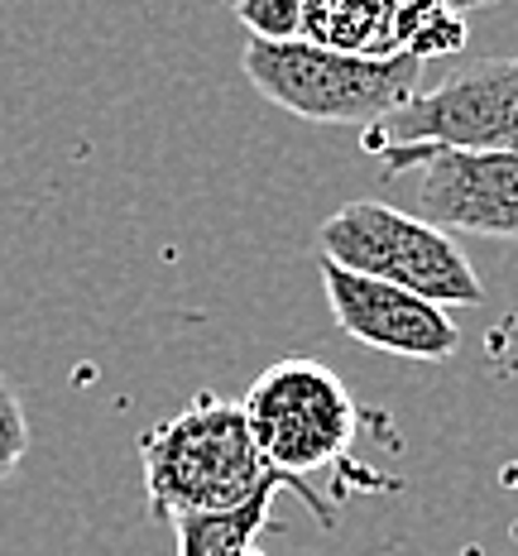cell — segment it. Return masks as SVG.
<instances>
[{"mask_svg": "<svg viewBox=\"0 0 518 556\" xmlns=\"http://www.w3.org/2000/svg\"><path fill=\"white\" fill-rule=\"evenodd\" d=\"M288 484H269L255 500H245L240 508L226 514H198V518H178L173 538H178V556H240L250 547H260V532L269 528V508L274 494Z\"/></svg>", "mask_w": 518, "mask_h": 556, "instance_id": "9c48e42d", "label": "cell"}, {"mask_svg": "<svg viewBox=\"0 0 518 556\" xmlns=\"http://www.w3.org/2000/svg\"><path fill=\"white\" fill-rule=\"evenodd\" d=\"M466 43V15L456 5H399L394 15V53H408L418 63L442 53H456Z\"/></svg>", "mask_w": 518, "mask_h": 556, "instance_id": "30bf717a", "label": "cell"}, {"mask_svg": "<svg viewBox=\"0 0 518 556\" xmlns=\"http://www.w3.org/2000/svg\"><path fill=\"white\" fill-rule=\"evenodd\" d=\"M140 460L149 508L168 523L198 514H226V508L255 500L269 484H288L283 475L264 466L245 408L230 399H212V393L149 427L140 437Z\"/></svg>", "mask_w": 518, "mask_h": 556, "instance_id": "6da1fadb", "label": "cell"}, {"mask_svg": "<svg viewBox=\"0 0 518 556\" xmlns=\"http://www.w3.org/2000/svg\"><path fill=\"white\" fill-rule=\"evenodd\" d=\"M379 144L518 154V58H485V63L460 67L442 87L418 91L384 125L365 130V149Z\"/></svg>", "mask_w": 518, "mask_h": 556, "instance_id": "5b68a950", "label": "cell"}, {"mask_svg": "<svg viewBox=\"0 0 518 556\" xmlns=\"http://www.w3.org/2000/svg\"><path fill=\"white\" fill-rule=\"evenodd\" d=\"M29 456V413L15 384L0 375V480H10Z\"/></svg>", "mask_w": 518, "mask_h": 556, "instance_id": "7c38bea8", "label": "cell"}, {"mask_svg": "<svg viewBox=\"0 0 518 556\" xmlns=\"http://www.w3.org/2000/svg\"><path fill=\"white\" fill-rule=\"evenodd\" d=\"M240 556H269V552H264V547H250V552H240Z\"/></svg>", "mask_w": 518, "mask_h": 556, "instance_id": "4fadbf2b", "label": "cell"}, {"mask_svg": "<svg viewBox=\"0 0 518 556\" xmlns=\"http://www.w3.org/2000/svg\"><path fill=\"white\" fill-rule=\"evenodd\" d=\"M389 178L418 168V216L437 230L518 240V154L442 144H379Z\"/></svg>", "mask_w": 518, "mask_h": 556, "instance_id": "8992f818", "label": "cell"}, {"mask_svg": "<svg viewBox=\"0 0 518 556\" xmlns=\"http://www.w3.org/2000/svg\"><path fill=\"white\" fill-rule=\"evenodd\" d=\"M394 15L399 5H365V0H307L303 43L351 58H394Z\"/></svg>", "mask_w": 518, "mask_h": 556, "instance_id": "ba28073f", "label": "cell"}, {"mask_svg": "<svg viewBox=\"0 0 518 556\" xmlns=\"http://www.w3.org/2000/svg\"><path fill=\"white\" fill-rule=\"evenodd\" d=\"M321 293H327L337 327L361 345L408 355V361H452L460 351V327L446 317V307L422 303L394 283H375V278L321 260Z\"/></svg>", "mask_w": 518, "mask_h": 556, "instance_id": "52a82bcc", "label": "cell"}, {"mask_svg": "<svg viewBox=\"0 0 518 556\" xmlns=\"http://www.w3.org/2000/svg\"><path fill=\"white\" fill-rule=\"evenodd\" d=\"M240 67L260 97L283 106L298 121L317 125H384L418 97L422 63L408 53L394 58H351L317 43H264L250 39Z\"/></svg>", "mask_w": 518, "mask_h": 556, "instance_id": "3957f363", "label": "cell"}, {"mask_svg": "<svg viewBox=\"0 0 518 556\" xmlns=\"http://www.w3.org/2000/svg\"><path fill=\"white\" fill-rule=\"evenodd\" d=\"M321 260L375 283H394L432 307H460L485 298L476 264L446 230L375 197L345 202L321 222Z\"/></svg>", "mask_w": 518, "mask_h": 556, "instance_id": "277c9868", "label": "cell"}, {"mask_svg": "<svg viewBox=\"0 0 518 556\" xmlns=\"http://www.w3.org/2000/svg\"><path fill=\"white\" fill-rule=\"evenodd\" d=\"M236 20L250 29V39H264V43L303 39V5L298 0H240Z\"/></svg>", "mask_w": 518, "mask_h": 556, "instance_id": "8fae6325", "label": "cell"}, {"mask_svg": "<svg viewBox=\"0 0 518 556\" xmlns=\"http://www.w3.org/2000/svg\"><path fill=\"white\" fill-rule=\"evenodd\" d=\"M240 408H245L250 437H255L264 466L283 475L327 528L337 523V514L307 484V475L345 466L355 432H361V408H355L351 389L341 384L337 369L307 361V355L274 361L269 369L255 375Z\"/></svg>", "mask_w": 518, "mask_h": 556, "instance_id": "7a4b0ae2", "label": "cell"}]
</instances>
